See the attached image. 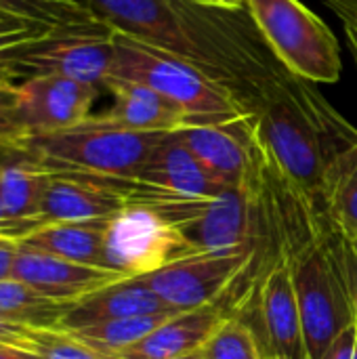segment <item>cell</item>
<instances>
[{"label":"cell","instance_id":"1","mask_svg":"<svg viewBox=\"0 0 357 359\" xmlns=\"http://www.w3.org/2000/svg\"><path fill=\"white\" fill-rule=\"evenodd\" d=\"M118 34L187 59L231 86L248 105L280 67L250 15L198 0H82Z\"/></svg>","mask_w":357,"mask_h":359},{"label":"cell","instance_id":"2","mask_svg":"<svg viewBox=\"0 0 357 359\" xmlns=\"http://www.w3.org/2000/svg\"><path fill=\"white\" fill-rule=\"evenodd\" d=\"M248 107L269 164L322 206L328 168L357 141L356 126L314 82L282 65L252 93Z\"/></svg>","mask_w":357,"mask_h":359},{"label":"cell","instance_id":"3","mask_svg":"<svg viewBox=\"0 0 357 359\" xmlns=\"http://www.w3.org/2000/svg\"><path fill=\"white\" fill-rule=\"evenodd\" d=\"M309 359H322L332 341L356 324L345 267V238L330 223L286 261Z\"/></svg>","mask_w":357,"mask_h":359},{"label":"cell","instance_id":"4","mask_svg":"<svg viewBox=\"0 0 357 359\" xmlns=\"http://www.w3.org/2000/svg\"><path fill=\"white\" fill-rule=\"evenodd\" d=\"M166 135L133 130L97 114L72 128L29 137L25 151L55 172L135 181Z\"/></svg>","mask_w":357,"mask_h":359},{"label":"cell","instance_id":"5","mask_svg":"<svg viewBox=\"0 0 357 359\" xmlns=\"http://www.w3.org/2000/svg\"><path fill=\"white\" fill-rule=\"evenodd\" d=\"M114 78L141 82L173 103L191 122H221L250 114L244 99L200 65L114 32Z\"/></svg>","mask_w":357,"mask_h":359},{"label":"cell","instance_id":"6","mask_svg":"<svg viewBox=\"0 0 357 359\" xmlns=\"http://www.w3.org/2000/svg\"><path fill=\"white\" fill-rule=\"evenodd\" d=\"M246 8L284 69L314 84H335L343 76L337 36L301 0H246Z\"/></svg>","mask_w":357,"mask_h":359},{"label":"cell","instance_id":"7","mask_svg":"<svg viewBox=\"0 0 357 359\" xmlns=\"http://www.w3.org/2000/svg\"><path fill=\"white\" fill-rule=\"evenodd\" d=\"M114 65V29L105 23L59 29L0 53V78L19 84L36 76H63L103 88Z\"/></svg>","mask_w":357,"mask_h":359},{"label":"cell","instance_id":"8","mask_svg":"<svg viewBox=\"0 0 357 359\" xmlns=\"http://www.w3.org/2000/svg\"><path fill=\"white\" fill-rule=\"evenodd\" d=\"M227 316L238 318L252 332L263 359H309L297 292L286 263H278L257 278L229 307Z\"/></svg>","mask_w":357,"mask_h":359},{"label":"cell","instance_id":"9","mask_svg":"<svg viewBox=\"0 0 357 359\" xmlns=\"http://www.w3.org/2000/svg\"><path fill=\"white\" fill-rule=\"evenodd\" d=\"M191 255L198 250L151 206L126 204L107 221L105 263L124 278H143Z\"/></svg>","mask_w":357,"mask_h":359},{"label":"cell","instance_id":"10","mask_svg":"<svg viewBox=\"0 0 357 359\" xmlns=\"http://www.w3.org/2000/svg\"><path fill=\"white\" fill-rule=\"evenodd\" d=\"M252 261L255 252H198L141 280L166 307L181 313L223 303Z\"/></svg>","mask_w":357,"mask_h":359},{"label":"cell","instance_id":"11","mask_svg":"<svg viewBox=\"0 0 357 359\" xmlns=\"http://www.w3.org/2000/svg\"><path fill=\"white\" fill-rule=\"evenodd\" d=\"M175 135L229 189L248 187L263 168L265 154L250 114L221 122H191Z\"/></svg>","mask_w":357,"mask_h":359},{"label":"cell","instance_id":"12","mask_svg":"<svg viewBox=\"0 0 357 359\" xmlns=\"http://www.w3.org/2000/svg\"><path fill=\"white\" fill-rule=\"evenodd\" d=\"M99 86L63 78L36 76L19 84V118L29 137L72 128L90 116Z\"/></svg>","mask_w":357,"mask_h":359},{"label":"cell","instance_id":"13","mask_svg":"<svg viewBox=\"0 0 357 359\" xmlns=\"http://www.w3.org/2000/svg\"><path fill=\"white\" fill-rule=\"evenodd\" d=\"M13 278L38 290L40 294L59 301V303H76L114 282L124 280L122 273L90 265H80L74 261H65L53 257L48 252L29 248L17 242V257Z\"/></svg>","mask_w":357,"mask_h":359},{"label":"cell","instance_id":"14","mask_svg":"<svg viewBox=\"0 0 357 359\" xmlns=\"http://www.w3.org/2000/svg\"><path fill=\"white\" fill-rule=\"evenodd\" d=\"M128 202L107 183L88 175L55 172L40 204V223H99L114 219Z\"/></svg>","mask_w":357,"mask_h":359},{"label":"cell","instance_id":"15","mask_svg":"<svg viewBox=\"0 0 357 359\" xmlns=\"http://www.w3.org/2000/svg\"><path fill=\"white\" fill-rule=\"evenodd\" d=\"M154 194L177 198H217L225 187L175 135L168 133L135 179Z\"/></svg>","mask_w":357,"mask_h":359},{"label":"cell","instance_id":"16","mask_svg":"<svg viewBox=\"0 0 357 359\" xmlns=\"http://www.w3.org/2000/svg\"><path fill=\"white\" fill-rule=\"evenodd\" d=\"M156 313H179L162 303V299L141 280L124 278L114 282L76 303H72L61 320L63 330H78L84 326Z\"/></svg>","mask_w":357,"mask_h":359},{"label":"cell","instance_id":"17","mask_svg":"<svg viewBox=\"0 0 357 359\" xmlns=\"http://www.w3.org/2000/svg\"><path fill=\"white\" fill-rule=\"evenodd\" d=\"M103 88L114 97V103L101 116L120 126L143 133H175L189 124V116L177 103L141 82L109 76Z\"/></svg>","mask_w":357,"mask_h":359},{"label":"cell","instance_id":"18","mask_svg":"<svg viewBox=\"0 0 357 359\" xmlns=\"http://www.w3.org/2000/svg\"><path fill=\"white\" fill-rule=\"evenodd\" d=\"M227 311L221 303L181 311L162 322L149 337L120 353L122 359H175L202 351Z\"/></svg>","mask_w":357,"mask_h":359},{"label":"cell","instance_id":"19","mask_svg":"<svg viewBox=\"0 0 357 359\" xmlns=\"http://www.w3.org/2000/svg\"><path fill=\"white\" fill-rule=\"evenodd\" d=\"M105 227L99 223H44L29 231L19 244L48 252L53 257L80 265L107 269L105 263Z\"/></svg>","mask_w":357,"mask_h":359},{"label":"cell","instance_id":"20","mask_svg":"<svg viewBox=\"0 0 357 359\" xmlns=\"http://www.w3.org/2000/svg\"><path fill=\"white\" fill-rule=\"evenodd\" d=\"M50 179V170L34 158L13 160L0 166V200L13 221L42 225L40 204Z\"/></svg>","mask_w":357,"mask_h":359},{"label":"cell","instance_id":"21","mask_svg":"<svg viewBox=\"0 0 357 359\" xmlns=\"http://www.w3.org/2000/svg\"><path fill=\"white\" fill-rule=\"evenodd\" d=\"M322 206L343 238L357 240V141L328 168Z\"/></svg>","mask_w":357,"mask_h":359},{"label":"cell","instance_id":"22","mask_svg":"<svg viewBox=\"0 0 357 359\" xmlns=\"http://www.w3.org/2000/svg\"><path fill=\"white\" fill-rule=\"evenodd\" d=\"M67 307L15 278L0 282V313L13 322L32 328H59Z\"/></svg>","mask_w":357,"mask_h":359},{"label":"cell","instance_id":"23","mask_svg":"<svg viewBox=\"0 0 357 359\" xmlns=\"http://www.w3.org/2000/svg\"><path fill=\"white\" fill-rule=\"evenodd\" d=\"M0 13L53 29H72L101 23L82 0H0Z\"/></svg>","mask_w":357,"mask_h":359},{"label":"cell","instance_id":"24","mask_svg":"<svg viewBox=\"0 0 357 359\" xmlns=\"http://www.w3.org/2000/svg\"><path fill=\"white\" fill-rule=\"evenodd\" d=\"M175 313H156V316H135V318H122V320H112V322H101L93 326H84L74 332L78 339L88 343L90 347L120 355L122 351L135 347L141 343L145 337H149L162 322L173 318Z\"/></svg>","mask_w":357,"mask_h":359},{"label":"cell","instance_id":"25","mask_svg":"<svg viewBox=\"0 0 357 359\" xmlns=\"http://www.w3.org/2000/svg\"><path fill=\"white\" fill-rule=\"evenodd\" d=\"M204 359H263L252 332L238 320L227 316L208 343L202 347Z\"/></svg>","mask_w":357,"mask_h":359},{"label":"cell","instance_id":"26","mask_svg":"<svg viewBox=\"0 0 357 359\" xmlns=\"http://www.w3.org/2000/svg\"><path fill=\"white\" fill-rule=\"evenodd\" d=\"M38 359H122L114 353L99 351L63 328H36L34 351Z\"/></svg>","mask_w":357,"mask_h":359},{"label":"cell","instance_id":"27","mask_svg":"<svg viewBox=\"0 0 357 359\" xmlns=\"http://www.w3.org/2000/svg\"><path fill=\"white\" fill-rule=\"evenodd\" d=\"M25 141L27 133L19 118V84L0 78V143L27 154Z\"/></svg>","mask_w":357,"mask_h":359},{"label":"cell","instance_id":"28","mask_svg":"<svg viewBox=\"0 0 357 359\" xmlns=\"http://www.w3.org/2000/svg\"><path fill=\"white\" fill-rule=\"evenodd\" d=\"M53 32H59V29H53V27H46L40 23H32V21H21V19L0 21V53L38 42V40L50 36Z\"/></svg>","mask_w":357,"mask_h":359},{"label":"cell","instance_id":"29","mask_svg":"<svg viewBox=\"0 0 357 359\" xmlns=\"http://www.w3.org/2000/svg\"><path fill=\"white\" fill-rule=\"evenodd\" d=\"M34 330L32 326L13 322L0 313V345H8L23 351H34Z\"/></svg>","mask_w":357,"mask_h":359},{"label":"cell","instance_id":"30","mask_svg":"<svg viewBox=\"0 0 357 359\" xmlns=\"http://www.w3.org/2000/svg\"><path fill=\"white\" fill-rule=\"evenodd\" d=\"M322 359H357V326L351 324L349 328H345L335 341L332 345L326 349V353Z\"/></svg>","mask_w":357,"mask_h":359},{"label":"cell","instance_id":"31","mask_svg":"<svg viewBox=\"0 0 357 359\" xmlns=\"http://www.w3.org/2000/svg\"><path fill=\"white\" fill-rule=\"evenodd\" d=\"M345 267H347L349 294H351V305H353V316H356L357 326V252L353 244L347 238H345Z\"/></svg>","mask_w":357,"mask_h":359},{"label":"cell","instance_id":"32","mask_svg":"<svg viewBox=\"0 0 357 359\" xmlns=\"http://www.w3.org/2000/svg\"><path fill=\"white\" fill-rule=\"evenodd\" d=\"M15 257H17V242L0 238V282L13 278Z\"/></svg>","mask_w":357,"mask_h":359},{"label":"cell","instance_id":"33","mask_svg":"<svg viewBox=\"0 0 357 359\" xmlns=\"http://www.w3.org/2000/svg\"><path fill=\"white\" fill-rule=\"evenodd\" d=\"M324 2L341 21H351L357 25V0H324Z\"/></svg>","mask_w":357,"mask_h":359},{"label":"cell","instance_id":"34","mask_svg":"<svg viewBox=\"0 0 357 359\" xmlns=\"http://www.w3.org/2000/svg\"><path fill=\"white\" fill-rule=\"evenodd\" d=\"M343 29H345V40H347V46H349V53H351V59L357 67V25L351 21H343Z\"/></svg>","mask_w":357,"mask_h":359},{"label":"cell","instance_id":"35","mask_svg":"<svg viewBox=\"0 0 357 359\" xmlns=\"http://www.w3.org/2000/svg\"><path fill=\"white\" fill-rule=\"evenodd\" d=\"M0 359H38L36 353L32 351H23V349H15L8 345H0Z\"/></svg>","mask_w":357,"mask_h":359},{"label":"cell","instance_id":"36","mask_svg":"<svg viewBox=\"0 0 357 359\" xmlns=\"http://www.w3.org/2000/svg\"><path fill=\"white\" fill-rule=\"evenodd\" d=\"M198 2L217 6V8H225V11H242L246 6V0H198Z\"/></svg>","mask_w":357,"mask_h":359},{"label":"cell","instance_id":"37","mask_svg":"<svg viewBox=\"0 0 357 359\" xmlns=\"http://www.w3.org/2000/svg\"><path fill=\"white\" fill-rule=\"evenodd\" d=\"M21 158H32L29 154H23V151H17V149H11L6 145L0 143V166L2 164H8L13 160H21Z\"/></svg>","mask_w":357,"mask_h":359},{"label":"cell","instance_id":"38","mask_svg":"<svg viewBox=\"0 0 357 359\" xmlns=\"http://www.w3.org/2000/svg\"><path fill=\"white\" fill-rule=\"evenodd\" d=\"M175 359H204V355H202V351H196V353H189V355H183V358Z\"/></svg>","mask_w":357,"mask_h":359},{"label":"cell","instance_id":"39","mask_svg":"<svg viewBox=\"0 0 357 359\" xmlns=\"http://www.w3.org/2000/svg\"><path fill=\"white\" fill-rule=\"evenodd\" d=\"M8 19H13V17H6V15H2V13H0V21H8Z\"/></svg>","mask_w":357,"mask_h":359},{"label":"cell","instance_id":"40","mask_svg":"<svg viewBox=\"0 0 357 359\" xmlns=\"http://www.w3.org/2000/svg\"><path fill=\"white\" fill-rule=\"evenodd\" d=\"M351 244H353V248H356V252H357V240H353Z\"/></svg>","mask_w":357,"mask_h":359},{"label":"cell","instance_id":"41","mask_svg":"<svg viewBox=\"0 0 357 359\" xmlns=\"http://www.w3.org/2000/svg\"><path fill=\"white\" fill-rule=\"evenodd\" d=\"M0 238H2V236H0Z\"/></svg>","mask_w":357,"mask_h":359}]
</instances>
